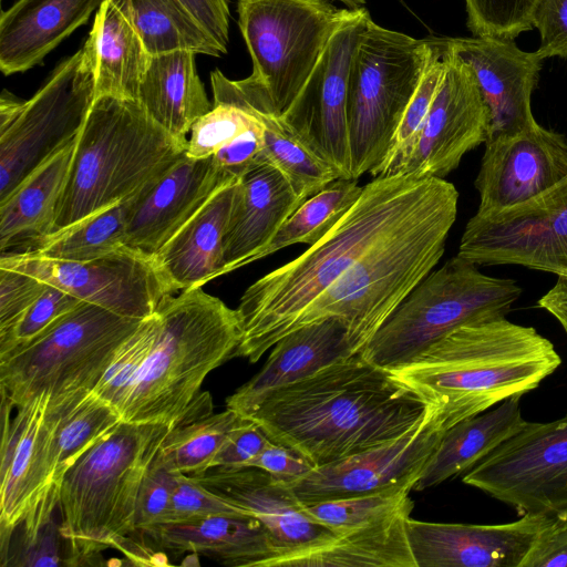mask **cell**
<instances>
[{"mask_svg":"<svg viewBox=\"0 0 567 567\" xmlns=\"http://www.w3.org/2000/svg\"><path fill=\"white\" fill-rule=\"evenodd\" d=\"M550 340L506 318L463 324L393 371L434 410L446 431L535 390L560 365Z\"/></svg>","mask_w":567,"mask_h":567,"instance_id":"277c9868","label":"cell"},{"mask_svg":"<svg viewBox=\"0 0 567 567\" xmlns=\"http://www.w3.org/2000/svg\"><path fill=\"white\" fill-rule=\"evenodd\" d=\"M331 1H338L344 4L349 9H357L361 8L365 4L367 0H331Z\"/></svg>","mask_w":567,"mask_h":567,"instance_id":"680465c9","label":"cell"},{"mask_svg":"<svg viewBox=\"0 0 567 567\" xmlns=\"http://www.w3.org/2000/svg\"><path fill=\"white\" fill-rule=\"evenodd\" d=\"M95 100L91 59L83 47L62 61L29 100H0V202L80 134Z\"/></svg>","mask_w":567,"mask_h":567,"instance_id":"8fae6325","label":"cell"},{"mask_svg":"<svg viewBox=\"0 0 567 567\" xmlns=\"http://www.w3.org/2000/svg\"><path fill=\"white\" fill-rule=\"evenodd\" d=\"M126 200L49 236L25 240L34 255L61 261L99 259L125 248Z\"/></svg>","mask_w":567,"mask_h":567,"instance_id":"f35d334b","label":"cell"},{"mask_svg":"<svg viewBox=\"0 0 567 567\" xmlns=\"http://www.w3.org/2000/svg\"><path fill=\"white\" fill-rule=\"evenodd\" d=\"M208 392H200L172 425L159 455L172 472L195 475L210 468L228 436L246 419L231 409L213 413Z\"/></svg>","mask_w":567,"mask_h":567,"instance_id":"d590c367","label":"cell"},{"mask_svg":"<svg viewBox=\"0 0 567 567\" xmlns=\"http://www.w3.org/2000/svg\"><path fill=\"white\" fill-rule=\"evenodd\" d=\"M245 466L260 468L289 484L315 468V465L301 453L274 441Z\"/></svg>","mask_w":567,"mask_h":567,"instance_id":"db71d44e","label":"cell"},{"mask_svg":"<svg viewBox=\"0 0 567 567\" xmlns=\"http://www.w3.org/2000/svg\"><path fill=\"white\" fill-rule=\"evenodd\" d=\"M103 0H17L0 16V70L24 72L85 24Z\"/></svg>","mask_w":567,"mask_h":567,"instance_id":"f1b7e54d","label":"cell"},{"mask_svg":"<svg viewBox=\"0 0 567 567\" xmlns=\"http://www.w3.org/2000/svg\"><path fill=\"white\" fill-rule=\"evenodd\" d=\"M355 352L347 327L338 318L302 326L274 347L260 371L226 400L243 417L270 392L303 380Z\"/></svg>","mask_w":567,"mask_h":567,"instance_id":"d4e9b609","label":"cell"},{"mask_svg":"<svg viewBox=\"0 0 567 567\" xmlns=\"http://www.w3.org/2000/svg\"><path fill=\"white\" fill-rule=\"evenodd\" d=\"M174 489L172 472L158 453L151 462L140 487L135 528L143 537L151 538L155 532L168 524Z\"/></svg>","mask_w":567,"mask_h":567,"instance_id":"7dc6e473","label":"cell"},{"mask_svg":"<svg viewBox=\"0 0 567 567\" xmlns=\"http://www.w3.org/2000/svg\"><path fill=\"white\" fill-rule=\"evenodd\" d=\"M60 484H54L14 527L1 566H80L61 532Z\"/></svg>","mask_w":567,"mask_h":567,"instance_id":"74e56055","label":"cell"},{"mask_svg":"<svg viewBox=\"0 0 567 567\" xmlns=\"http://www.w3.org/2000/svg\"><path fill=\"white\" fill-rule=\"evenodd\" d=\"M520 567H567V520L554 517L540 530Z\"/></svg>","mask_w":567,"mask_h":567,"instance_id":"11a10c76","label":"cell"},{"mask_svg":"<svg viewBox=\"0 0 567 567\" xmlns=\"http://www.w3.org/2000/svg\"><path fill=\"white\" fill-rule=\"evenodd\" d=\"M444 431L431 408L426 417L403 435L317 466L289 485L302 505L394 487L413 489Z\"/></svg>","mask_w":567,"mask_h":567,"instance_id":"ac0fdd59","label":"cell"},{"mask_svg":"<svg viewBox=\"0 0 567 567\" xmlns=\"http://www.w3.org/2000/svg\"><path fill=\"white\" fill-rule=\"evenodd\" d=\"M446 48L474 71L491 115V136L516 133L537 123L532 94L543 60L514 40L485 37L444 38Z\"/></svg>","mask_w":567,"mask_h":567,"instance_id":"cb8c5ba5","label":"cell"},{"mask_svg":"<svg viewBox=\"0 0 567 567\" xmlns=\"http://www.w3.org/2000/svg\"><path fill=\"white\" fill-rule=\"evenodd\" d=\"M444 47L445 70L414 151L400 174L444 178L485 144L492 115L473 69Z\"/></svg>","mask_w":567,"mask_h":567,"instance_id":"d6986e66","label":"cell"},{"mask_svg":"<svg viewBox=\"0 0 567 567\" xmlns=\"http://www.w3.org/2000/svg\"><path fill=\"white\" fill-rule=\"evenodd\" d=\"M205 31L227 53L229 43L228 0H181Z\"/></svg>","mask_w":567,"mask_h":567,"instance_id":"9f6ffc18","label":"cell"},{"mask_svg":"<svg viewBox=\"0 0 567 567\" xmlns=\"http://www.w3.org/2000/svg\"><path fill=\"white\" fill-rule=\"evenodd\" d=\"M192 476L264 523L280 553L272 567H288L293 559L330 545L339 536L306 513L289 483L260 468L212 467Z\"/></svg>","mask_w":567,"mask_h":567,"instance_id":"44dd1931","label":"cell"},{"mask_svg":"<svg viewBox=\"0 0 567 567\" xmlns=\"http://www.w3.org/2000/svg\"><path fill=\"white\" fill-rule=\"evenodd\" d=\"M271 442L259 425L246 419L223 444L210 468L243 467Z\"/></svg>","mask_w":567,"mask_h":567,"instance_id":"f5cc1de1","label":"cell"},{"mask_svg":"<svg viewBox=\"0 0 567 567\" xmlns=\"http://www.w3.org/2000/svg\"><path fill=\"white\" fill-rule=\"evenodd\" d=\"M213 159L227 176L240 179L264 156L262 125L257 122L219 148Z\"/></svg>","mask_w":567,"mask_h":567,"instance_id":"816d5d0a","label":"cell"},{"mask_svg":"<svg viewBox=\"0 0 567 567\" xmlns=\"http://www.w3.org/2000/svg\"><path fill=\"white\" fill-rule=\"evenodd\" d=\"M256 122L255 116L237 106L213 104L192 126L185 154L196 159L210 157Z\"/></svg>","mask_w":567,"mask_h":567,"instance_id":"f6af8a7d","label":"cell"},{"mask_svg":"<svg viewBox=\"0 0 567 567\" xmlns=\"http://www.w3.org/2000/svg\"><path fill=\"white\" fill-rule=\"evenodd\" d=\"M240 339L236 309L202 287L181 291L141 321L92 394L124 422L174 425Z\"/></svg>","mask_w":567,"mask_h":567,"instance_id":"6da1fadb","label":"cell"},{"mask_svg":"<svg viewBox=\"0 0 567 567\" xmlns=\"http://www.w3.org/2000/svg\"><path fill=\"white\" fill-rule=\"evenodd\" d=\"M113 1L128 17L151 55L179 50L224 54L181 0Z\"/></svg>","mask_w":567,"mask_h":567,"instance_id":"8d00e7d4","label":"cell"},{"mask_svg":"<svg viewBox=\"0 0 567 567\" xmlns=\"http://www.w3.org/2000/svg\"><path fill=\"white\" fill-rule=\"evenodd\" d=\"M171 427L122 421L63 475L61 532L80 566L99 565L104 549L121 551L141 535L135 528L140 487Z\"/></svg>","mask_w":567,"mask_h":567,"instance_id":"52a82bcc","label":"cell"},{"mask_svg":"<svg viewBox=\"0 0 567 567\" xmlns=\"http://www.w3.org/2000/svg\"><path fill=\"white\" fill-rule=\"evenodd\" d=\"M456 255L477 266L517 265L567 275V177L523 203L475 213Z\"/></svg>","mask_w":567,"mask_h":567,"instance_id":"5bb4252c","label":"cell"},{"mask_svg":"<svg viewBox=\"0 0 567 567\" xmlns=\"http://www.w3.org/2000/svg\"><path fill=\"white\" fill-rule=\"evenodd\" d=\"M49 398L38 395L16 408L1 391L0 558L14 527L55 484V431L62 415L48 413Z\"/></svg>","mask_w":567,"mask_h":567,"instance_id":"e0dca14e","label":"cell"},{"mask_svg":"<svg viewBox=\"0 0 567 567\" xmlns=\"http://www.w3.org/2000/svg\"><path fill=\"white\" fill-rule=\"evenodd\" d=\"M80 302L71 293L47 284L22 318L11 329L0 333V355L33 340Z\"/></svg>","mask_w":567,"mask_h":567,"instance_id":"bcb514c9","label":"cell"},{"mask_svg":"<svg viewBox=\"0 0 567 567\" xmlns=\"http://www.w3.org/2000/svg\"><path fill=\"white\" fill-rule=\"evenodd\" d=\"M0 268L28 274L81 301L140 320L175 293L153 258L126 247L82 262L53 260L27 250L1 252Z\"/></svg>","mask_w":567,"mask_h":567,"instance_id":"9a60e30c","label":"cell"},{"mask_svg":"<svg viewBox=\"0 0 567 567\" xmlns=\"http://www.w3.org/2000/svg\"><path fill=\"white\" fill-rule=\"evenodd\" d=\"M354 11L339 9L331 0H238V25L252 61L250 76L265 89L279 115Z\"/></svg>","mask_w":567,"mask_h":567,"instance_id":"7c38bea8","label":"cell"},{"mask_svg":"<svg viewBox=\"0 0 567 567\" xmlns=\"http://www.w3.org/2000/svg\"><path fill=\"white\" fill-rule=\"evenodd\" d=\"M463 483L513 507L567 520V414L527 422L465 473Z\"/></svg>","mask_w":567,"mask_h":567,"instance_id":"4fadbf2b","label":"cell"},{"mask_svg":"<svg viewBox=\"0 0 567 567\" xmlns=\"http://www.w3.org/2000/svg\"><path fill=\"white\" fill-rule=\"evenodd\" d=\"M443 181L395 174L364 185L358 200L320 240L246 289L236 309L241 339L235 357L257 362L320 293L424 205Z\"/></svg>","mask_w":567,"mask_h":567,"instance_id":"3957f363","label":"cell"},{"mask_svg":"<svg viewBox=\"0 0 567 567\" xmlns=\"http://www.w3.org/2000/svg\"><path fill=\"white\" fill-rule=\"evenodd\" d=\"M363 186L357 179L338 178L305 200L281 225L255 261L295 244L313 245L353 206Z\"/></svg>","mask_w":567,"mask_h":567,"instance_id":"ab89813d","label":"cell"},{"mask_svg":"<svg viewBox=\"0 0 567 567\" xmlns=\"http://www.w3.org/2000/svg\"><path fill=\"white\" fill-rule=\"evenodd\" d=\"M567 177V137L538 122L488 137L474 186L478 214L528 200Z\"/></svg>","mask_w":567,"mask_h":567,"instance_id":"ffe728a7","label":"cell"},{"mask_svg":"<svg viewBox=\"0 0 567 567\" xmlns=\"http://www.w3.org/2000/svg\"><path fill=\"white\" fill-rule=\"evenodd\" d=\"M537 307L551 315L567 336V275L557 276L554 286L537 300Z\"/></svg>","mask_w":567,"mask_h":567,"instance_id":"6f0895ef","label":"cell"},{"mask_svg":"<svg viewBox=\"0 0 567 567\" xmlns=\"http://www.w3.org/2000/svg\"><path fill=\"white\" fill-rule=\"evenodd\" d=\"M213 104L237 106L262 125L264 156L289 179L301 204L331 182L341 178L295 136L276 112L265 89L250 75L230 80L216 69L210 73Z\"/></svg>","mask_w":567,"mask_h":567,"instance_id":"484cf974","label":"cell"},{"mask_svg":"<svg viewBox=\"0 0 567 567\" xmlns=\"http://www.w3.org/2000/svg\"><path fill=\"white\" fill-rule=\"evenodd\" d=\"M91 59L95 97L137 99L151 54L128 17L113 0H103L83 45Z\"/></svg>","mask_w":567,"mask_h":567,"instance_id":"d6a6232c","label":"cell"},{"mask_svg":"<svg viewBox=\"0 0 567 567\" xmlns=\"http://www.w3.org/2000/svg\"><path fill=\"white\" fill-rule=\"evenodd\" d=\"M430 410L393 371L358 352L270 392L244 417L317 467L403 435Z\"/></svg>","mask_w":567,"mask_h":567,"instance_id":"7a4b0ae2","label":"cell"},{"mask_svg":"<svg viewBox=\"0 0 567 567\" xmlns=\"http://www.w3.org/2000/svg\"><path fill=\"white\" fill-rule=\"evenodd\" d=\"M410 501L391 515L337 537L288 567H416L406 532Z\"/></svg>","mask_w":567,"mask_h":567,"instance_id":"e575fe53","label":"cell"},{"mask_svg":"<svg viewBox=\"0 0 567 567\" xmlns=\"http://www.w3.org/2000/svg\"><path fill=\"white\" fill-rule=\"evenodd\" d=\"M519 395L489 411L462 420L444 431L440 443L414 485L424 491L465 473L527 423Z\"/></svg>","mask_w":567,"mask_h":567,"instance_id":"1f68e13d","label":"cell"},{"mask_svg":"<svg viewBox=\"0 0 567 567\" xmlns=\"http://www.w3.org/2000/svg\"><path fill=\"white\" fill-rule=\"evenodd\" d=\"M76 138L0 202L1 252L19 241L49 234L69 177Z\"/></svg>","mask_w":567,"mask_h":567,"instance_id":"836d02e7","label":"cell"},{"mask_svg":"<svg viewBox=\"0 0 567 567\" xmlns=\"http://www.w3.org/2000/svg\"><path fill=\"white\" fill-rule=\"evenodd\" d=\"M227 176L213 156L178 162L144 190L126 200L125 247L153 258L224 185Z\"/></svg>","mask_w":567,"mask_h":567,"instance_id":"7402d4cb","label":"cell"},{"mask_svg":"<svg viewBox=\"0 0 567 567\" xmlns=\"http://www.w3.org/2000/svg\"><path fill=\"white\" fill-rule=\"evenodd\" d=\"M121 422L117 411L93 394L62 415L55 431L54 483L61 484L66 471Z\"/></svg>","mask_w":567,"mask_h":567,"instance_id":"60d3db41","label":"cell"},{"mask_svg":"<svg viewBox=\"0 0 567 567\" xmlns=\"http://www.w3.org/2000/svg\"><path fill=\"white\" fill-rule=\"evenodd\" d=\"M238 186L239 179L220 187L153 257L174 292L223 275L224 237Z\"/></svg>","mask_w":567,"mask_h":567,"instance_id":"83f0119b","label":"cell"},{"mask_svg":"<svg viewBox=\"0 0 567 567\" xmlns=\"http://www.w3.org/2000/svg\"><path fill=\"white\" fill-rule=\"evenodd\" d=\"M196 53L187 50L152 55L136 101L151 118L178 140L213 109L198 76Z\"/></svg>","mask_w":567,"mask_h":567,"instance_id":"4dcf8cb0","label":"cell"},{"mask_svg":"<svg viewBox=\"0 0 567 567\" xmlns=\"http://www.w3.org/2000/svg\"><path fill=\"white\" fill-rule=\"evenodd\" d=\"M45 287V282L28 274L0 268V333L22 318Z\"/></svg>","mask_w":567,"mask_h":567,"instance_id":"681fc988","label":"cell"},{"mask_svg":"<svg viewBox=\"0 0 567 567\" xmlns=\"http://www.w3.org/2000/svg\"><path fill=\"white\" fill-rule=\"evenodd\" d=\"M553 518L525 514L511 523L478 525L409 517L406 532L416 567H520Z\"/></svg>","mask_w":567,"mask_h":567,"instance_id":"603a6c76","label":"cell"},{"mask_svg":"<svg viewBox=\"0 0 567 567\" xmlns=\"http://www.w3.org/2000/svg\"><path fill=\"white\" fill-rule=\"evenodd\" d=\"M370 19L368 9H355L332 35L307 82L280 115L301 144L341 178L352 179L347 123L349 70Z\"/></svg>","mask_w":567,"mask_h":567,"instance_id":"2e32d148","label":"cell"},{"mask_svg":"<svg viewBox=\"0 0 567 567\" xmlns=\"http://www.w3.org/2000/svg\"><path fill=\"white\" fill-rule=\"evenodd\" d=\"M445 70L442 39H431V51L419 85L393 136L377 176L400 174L411 157Z\"/></svg>","mask_w":567,"mask_h":567,"instance_id":"b9f144b4","label":"cell"},{"mask_svg":"<svg viewBox=\"0 0 567 567\" xmlns=\"http://www.w3.org/2000/svg\"><path fill=\"white\" fill-rule=\"evenodd\" d=\"M411 488L394 487L372 494L303 505L313 519L338 535L378 522L412 501Z\"/></svg>","mask_w":567,"mask_h":567,"instance_id":"7bdbcfd3","label":"cell"},{"mask_svg":"<svg viewBox=\"0 0 567 567\" xmlns=\"http://www.w3.org/2000/svg\"><path fill=\"white\" fill-rule=\"evenodd\" d=\"M215 515L252 514L218 497L200 485L192 475L174 472L168 524L189 523Z\"/></svg>","mask_w":567,"mask_h":567,"instance_id":"c3c4849f","label":"cell"},{"mask_svg":"<svg viewBox=\"0 0 567 567\" xmlns=\"http://www.w3.org/2000/svg\"><path fill=\"white\" fill-rule=\"evenodd\" d=\"M151 539L174 555L194 553L230 567H272L280 556L269 530L254 515H215L167 524Z\"/></svg>","mask_w":567,"mask_h":567,"instance_id":"f546056e","label":"cell"},{"mask_svg":"<svg viewBox=\"0 0 567 567\" xmlns=\"http://www.w3.org/2000/svg\"><path fill=\"white\" fill-rule=\"evenodd\" d=\"M530 23L540 35V44L535 52L542 60L567 58V0H536Z\"/></svg>","mask_w":567,"mask_h":567,"instance_id":"f907efd6","label":"cell"},{"mask_svg":"<svg viewBox=\"0 0 567 567\" xmlns=\"http://www.w3.org/2000/svg\"><path fill=\"white\" fill-rule=\"evenodd\" d=\"M458 192L445 179L431 198L339 276L289 332L328 318L347 327L355 352L435 268L456 220Z\"/></svg>","mask_w":567,"mask_h":567,"instance_id":"5b68a950","label":"cell"},{"mask_svg":"<svg viewBox=\"0 0 567 567\" xmlns=\"http://www.w3.org/2000/svg\"><path fill=\"white\" fill-rule=\"evenodd\" d=\"M431 39H415L369 20L348 78L347 123L351 178L373 177L419 85Z\"/></svg>","mask_w":567,"mask_h":567,"instance_id":"30bf717a","label":"cell"},{"mask_svg":"<svg viewBox=\"0 0 567 567\" xmlns=\"http://www.w3.org/2000/svg\"><path fill=\"white\" fill-rule=\"evenodd\" d=\"M300 205L289 179L268 161L246 172L224 237L223 275L254 262Z\"/></svg>","mask_w":567,"mask_h":567,"instance_id":"4316f807","label":"cell"},{"mask_svg":"<svg viewBox=\"0 0 567 567\" xmlns=\"http://www.w3.org/2000/svg\"><path fill=\"white\" fill-rule=\"evenodd\" d=\"M186 144L155 123L137 101L95 97L47 236L137 195L178 162Z\"/></svg>","mask_w":567,"mask_h":567,"instance_id":"8992f818","label":"cell"},{"mask_svg":"<svg viewBox=\"0 0 567 567\" xmlns=\"http://www.w3.org/2000/svg\"><path fill=\"white\" fill-rule=\"evenodd\" d=\"M522 292L516 280L483 274L456 255L405 297L360 353L388 370L404 367L463 324L506 318Z\"/></svg>","mask_w":567,"mask_h":567,"instance_id":"9c48e42d","label":"cell"},{"mask_svg":"<svg viewBox=\"0 0 567 567\" xmlns=\"http://www.w3.org/2000/svg\"><path fill=\"white\" fill-rule=\"evenodd\" d=\"M466 25L474 37L514 40L533 29L536 0H464Z\"/></svg>","mask_w":567,"mask_h":567,"instance_id":"ee69618b","label":"cell"},{"mask_svg":"<svg viewBox=\"0 0 567 567\" xmlns=\"http://www.w3.org/2000/svg\"><path fill=\"white\" fill-rule=\"evenodd\" d=\"M142 320L82 301L30 342L0 355V389L16 408L45 394L64 415L95 390Z\"/></svg>","mask_w":567,"mask_h":567,"instance_id":"ba28073f","label":"cell"}]
</instances>
